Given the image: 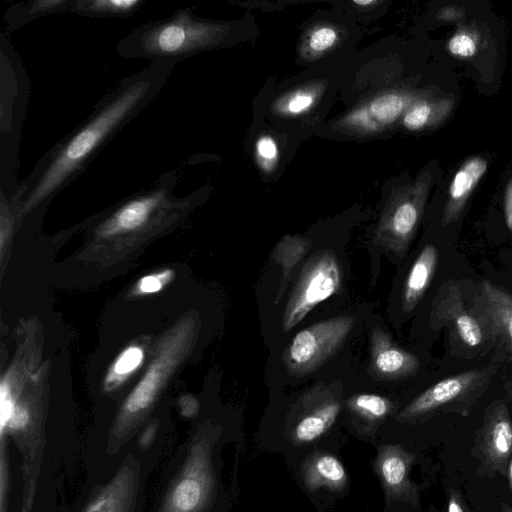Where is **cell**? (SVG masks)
I'll use <instances>...</instances> for the list:
<instances>
[{"mask_svg":"<svg viewBox=\"0 0 512 512\" xmlns=\"http://www.w3.org/2000/svg\"><path fill=\"white\" fill-rule=\"evenodd\" d=\"M173 67L152 63L124 78L37 162L12 198L18 210L25 214L40 207L79 176L97 152L157 97Z\"/></svg>","mask_w":512,"mask_h":512,"instance_id":"1","label":"cell"},{"mask_svg":"<svg viewBox=\"0 0 512 512\" xmlns=\"http://www.w3.org/2000/svg\"><path fill=\"white\" fill-rule=\"evenodd\" d=\"M226 24L203 20L189 8L144 24L122 38L117 52L123 58H140L175 65L202 51L221 45L227 38Z\"/></svg>","mask_w":512,"mask_h":512,"instance_id":"2","label":"cell"},{"mask_svg":"<svg viewBox=\"0 0 512 512\" xmlns=\"http://www.w3.org/2000/svg\"><path fill=\"white\" fill-rule=\"evenodd\" d=\"M28 79L17 54L1 37V191L7 198L17 193L15 171L21 123L25 112Z\"/></svg>","mask_w":512,"mask_h":512,"instance_id":"3","label":"cell"},{"mask_svg":"<svg viewBox=\"0 0 512 512\" xmlns=\"http://www.w3.org/2000/svg\"><path fill=\"white\" fill-rule=\"evenodd\" d=\"M341 282V266L335 253L329 249L314 253L303 265L287 299L283 331H290L319 303L333 296Z\"/></svg>","mask_w":512,"mask_h":512,"instance_id":"4","label":"cell"},{"mask_svg":"<svg viewBox=\"0 0 512 512\" xmlns=\"http://www.w3.org/2000/svg\"><path fill=\"white\" fill-rule=\"evenodd\" d=\"M354 324L353 316L341 315L299 331L282 353L287 372L304 376L318 369L342 346Z\"/></svg>","mask_w":512,"mask_h":512,"instance_id":"5","label":"cell"},{"mask_svg":"<svg viewBox=\"0 0 512 512\" xmlns=\"http://www.w3.org/2000/svg\"><path fill=\"white\" fill-rule=\"evenodd\" d=\"M420 205L410 196H397L386 206L375 232V242L395 254H403L416 231Z\"/></svg>","mask_w":512,"mask_h":512,"instance_id":"6","label":"cell"},{"mask_svg":"<svg viewBox=\"0 0 512 512\" xmlns=\"http://www.w3.org/2000/svg\"><path fill=\"white\" fill-rule=\"evenodd\" d=\"M478 450L485 466L492 472L506 474L512 453V421L505 403H498L481 429Z\"/></svg>","mask_w":512,"mask_h":512,"instance_id":"7","label":"cell"},{"mask_svg":"<svg viewBox=\"0 0 512 512\" xmlns=\"http://www.w3.org/2000/svg\"><path fill=\"white\" fill-rule=\"evenodd\" d=\"M433 315L440 325L446 324L466 346L477 347L483 343L484 324L476 313L466 307L456 285H446L436 301Z\"/></svg>","mask_w":512,"mask_h":512,"instance_id":"8","label":"cell"},{"mask_svg":"<svg viewBox=\"0 0 512 512\" xmlns=\"http://www.w3.org/2000/svg\"><path fill=\"white\" fill-rule=\"evenodd\" d=\"M483 377V371L470 370L445 378L413 399L397 418L408 421L428 414L469 393Z\"/></svg>","mask_w":512,"mask_h":512,"instance_id":"9","label":"cell"},{"mask_svg":"<svg viewBox=\"0 0 512 512\" xmlns=\"http://www.w3.org/2000/svg\"><path fill=\"white\" fill-rule=\"evenodd\" d=\"M475 313L496 338L510 353H512V295L484 280L475 298Z\"/></svg>","mask_w":512,"mask_h":512,"instance_id":"10","label":"cell"},{"mask_svg":"<svg viewBox=\"0 0 512 512\" xmlns=\"http://www.w3.org/2000/svg\"><path fill=\"white\" fill-rule=\"evenodd\" d=\"M418 358L394 343L382 328L375 327L370 337V371L381 379H399L414 374Z\"/></svg>","mask_w":512,"mask_h":512,"instance_id":"11","label":"cell"},{"mask_svg":"<svg viewBox=\"0 0 512 512\" xmlns=\"http://www.w3.org/2000/svg\"><path fill=\"white\" fill-rule=\"evenodd\" d=\"M170 339L166 345L159 350L158 356L150 364L146 373L127 397L122 416L133 417L146 410L154 401L163 381L172 369L176 358L179 356V341L174 344Z\"/></svg>","mask_w":512,"mask_h":512,"instance_id":"12","label":"cell"},{"mask_svg":"<svg viewBox=\"0 0 512 512\" xmlns=\"http://www.w3.org/2000/svg\"><path fill=\"white\" fill-rule=\"evenodd\" d=\"M405 108L404 97L396 92L377 96L347 114L342 125L362 133L379 131L392 124Z\"/></svg>","mask_w":512,"mask_h":512,"instance_id":"13","label":"cell"},{"mask_svg":"<svg viewBox=\"0 0 512 512\" xmlns=\"http://www.w3.org/2000/svg\"><path fill=\"white\" fill-rule=\"evenodd\" d=\"M211 488L208 454L203 451L188 474L175 487L171 497L173 512H193L206 499Z\"/></svg>","mask_w":512,"mask_h":512,"instance_id":"14","label":"cell"},{"mask_svg":"<svg viewBox=\"0 0 512 512\" xmlns=\"http://www.w3.org/2000/svg\"><path fill=\"white\" fill-rule=\"evenodd\" d=\"M414 456L401 446L385 445L379 449L377 468L389 495H404L410 492L409 471Z\"/></svg>","mask_w":512,"mask_h":512,"instance_id":"15","label":"cell"},{"mask_svg":"<svg viewBox=\"0 0 512 512\" xmlns=\"http://www.w3.org/2000/svg\"><path fill=\"white\" fill-rule=\"evenodd\" d=\"M438 261V251L426 245L415 259L404 283L402 309L412 311L423 297L433 278Z\"/></svg>","mask_w":512,"mask_h":512,"instance_id":"16","label":"cell"},{"mask_svg":"<svg viewBox=\"0 0 512 512\" xmlns=\"http://www.w3.org/2000/svg\"><path fill=\"white\" fill-rule=\"evenodd\" d=\"M303 478L310 490L323 487L339 490L347 483V473L343 464L330 454L311 457L303 467Z\"/></svg>","mask_w":512,"mask_h":512,"instance_id":"17","label":"cell"},{"mask_svg":"<svg viewBox=\"0 0 512 512\" xmlns=\"http://www.w3.org/2000/svg\"><path fill=\"white\" fill-rule=\"evenodd\" d=\"M312 242L301 235H285L274 246L271 257L282 269L280 287L274 303H279L286 290L288 280L294 267L303 259L311 248Z\"/></svg>","mask_w":512,"mask_h":512,"instance_id":"18","label":"cell"},{"mask_svg":"<svg viewBox=\"0 0 512 512\" xmlns=\"http://www.w3.org/2000/svg\"><path fill=\"white\" fill-rule=\"evenodd\" d=\"M341 410L335 399L326 400L297 422L293 436L299 443H308L322 436L335 422Z\"/></svg>","mask_w":512,"mask_h":512,"instance_id":"19","label":"cell"},{"mask_svg":"<svg viewBox=\"0 0 512 512\" xmlns=\"http://www.w3.org/2000/svg\"><path fill=\"white\" fill-rule=\"evenodd\" d=\"M74 0H31L14 4L5 12L4 19L11 30L24 26L38 18L70 12Z\"/></svg>","mask_w":512,"mask_h":512,"instance_id":"20","label":"cell"},{"mask_svg":"<svg viewBox=\"0 0 512 512\" xmlns=\"http://www.w3.org/2000/svg\"><path fill=\"white\" fill-rule=\"evenodd\" d=\"M486 169L487 163L484 159L473 158L456 172L449 188L452 208L446 214V222L451 221L455 217L463 199L480 180Z\"/></svg>","mask_w":512,"mask_h":512,"instance_id":"21","label":"cell"},{"mask_svg":"<svg viewBox=\"0 0 512 512\" xmlns=\"http://www.w3.org/2000/svg\"><path fill=\"white\" fill-rule=\"evenodd\" d=\"M145 0H74L70 12L87 17H129Z\"/></svg>","mask_w":512,"mask_h":512,"instance_id":"22","label":"cell"},{"mask_svg":"<svg viewBox=\"0 0 512 512\" xmlns=\"http://www.w3.org/2000/svg\"><path fill=\"white\" fill-rule=\"evenodd\" d=\"M144 352L141 347L130 346L126 348L115 360L106 379V388H114L133 373L142 363Z\"/></svg>","mask_w":512,"mask_h":512,"instance_id":"23","label":"cell"},{"mask_svg":"<svg viewBox=\"0 0 512 512\" xmlns=\"http://www.w3.org/2000/svg\"><path fill=\"white\" fill-rule=\"evenodd\" d=\"M348 406L353 412L368 420H380L392 409L390 400L370 393L354 395L349 399Z\"/></svg>","mask_w":512,"mask_h":512,"instance_id":"24","label":"cell"},{"mask_svg":"<svg viewBox=\"0 0 512 512\" xmlns=\"http://www.w3.org/2000/svg\"><path fill=\"white\" fill-rule=\"evenodd\" d=\"M320 93L321 88L316 84L297 89L279 100L276 109L284 115H300L314 105Z\"/></svg>","mask_w":512,"mask_h":512,"instance_id":"25","label":"cell"},{"mask_svg":"<svg viewBox=\"0 0 512 512\" xmlns=\"http://www.w3.org/2000/svg\"><path fill=\"white\" fill-rule=\"evenodd\" d=\"M338 39L337 30L328 25H321L311 31L307 40L308 50L319 54L331 48Z\"/></svg>","mask_w":512,"mask_h":512,"instance_id":"26","label":"cell"},{"mask_svg":"<svg viewBox=\"0 0 512 512\" xmlns=\"http://www.w3.org/2000/svg\"><path fill=\"white\" fill-rule=\"evenodd\" d=\"M255 151L260 167L267 172L272 170L278 160L276 141L269 135H263L258 138Z\"/></svg>","mask_w":512,"mask_h":512,"instance_id":"27","label":"cell"},{"mask_svg":"<svg viewBox=\"0 0 512 512\" xmlns=\"http://www.w3.org/2000/svg\"><path fill=\"white\" fill-rule=\"evenodd\" d=\"M173 277V271L166 269L156 274L142 277L136 284V294L146 295L159 292Z\"/></svg>","mask_w":512,"mask_h":512,"instance_id":"28","label":"cell"},{"mask_svg":"<svg viewBox=\"0 0 512 512\" xmlns=\"http://www.w3.org/2000/svg\"><path fill=\"white\" fill-rule=\"evenodd\" d=\"M430 114L431 107L429 104H417L407 111L403 119V124L409 130L420 129L427 123Z\"/></svg>","mask_w":512,"mask_h":512,"instance_id":"29","label":"cell"},{"mask_svg":"<svg viewBox=\"0 0 512 512\" xmlns=\"http://www.w3.org/2000/svg\"><path fill=\"white\" fill-rule=\"evenodd\" d=\"M449 51L459 57H470L476 52V43L473 38L465 33L454 35L448 43Z\"/></svg>","mask_w":512,"mask_h":512,"instance_id":"30","label":"cell"},{"mask_svg":"<svg viewBox=\"0 0 512 512\" xmlns=\"http://www.w3.org/2000/svg\"><path fill=\"white\" fill-rule=\"evenodd\" d=\"M16 407L13 401L10 387L8 383L3 380L0 385V430L3 434L7 423Z\"/></svg>","mask_w":512,"mask_h":512,"instance_id":"31","label":"cell"},{"mask_svg":"<svg viewBox=\"0 0 512 512\" xmlns=\"http://www.w3.org/2000/svg\"><path fill=\"white\" fill-rule=\"evenodd\" d=\"M29 421V414L26 409L16 405L8 423L7 428L16 430L23 428Z\"/></svg>","mask_w":512,"mask_h":512,"instance_id":"32","label":"cell"},{"mask_svg":"<svg viewBox=\"0 0 512 512\" xmlns=\"http://www.w3.org/2000/svg\"><path fill=\"white\" fill-rule=\"evenodd\" d=\"M111 493L103 494L89 508L87 512H114V503Z\"/></svg>","mask_w":512,"mask_h":512,"instance_id":"33","label":"cell"},{"mask_svg":"<svg viewBox=\"0 0 512 512\" xmlns=\"http://www.w3.org/2000/svg\"><path fill=\"white\" fill-rule=\"evenodd\" d=\"M447 512H471L459 495L452 494L448 500Z\"/></svg>","mask_w":512,"mask_h":512,"instance_id":"34","label":"cell"},{"mask_svg":"<svg viewBox=\"0 0 512 512\" xmlns=\"http://www.w3.org/2000/svg\"><path fill=\"white\" fill-rule=\"evenodd\" d=\"M505 220L507 227L512 231V182H510L506 190Z\"/></svg>","mask_w":512,"mask_h":512,"instance_id":"35","label":"cell"},{"mask_svg":"<svg viewBox=\"0 0 512 512\" xmlns=\"http://www.w3.org/2000/svg\"><path fill=\"white\" fill-rule=\"evenodd\" d=\"M153 434H154V429L152 427H149L146 430V432H144V434L141 438V444L143 446L147 445L152 440Z\"/></svg>","mask_w":512,"mask_h":512,"instance_id":"36","label":"cell"},{"mask_svg":"<svg viewBox=\"0 0 512 512\" xmlns=\"http://www.w3.org/2000/svg\"><path fill=\"white\" fill-rule=\"evenodd\" d=\"M506 474H507V478H508L509 487L512 490V458L509 461Z\"/></svg>","mask_w":512,"mask_h":512,"instance_id":"37","label":"cell"},{"mask_svg":"<svg viewBox=\"0 0 512 512\" xmlns=\"http://www.w3.org/2000/svg\"><path fill=\"white\" fill-rule=\"evenodd\" d=\"M355 4H358V5H362V6H368V5H373V4H376L378 3L377 1L375 0H368V1H359V0H354L353 1Z\"/></svg>","mask_w":512,"mask_h":512,"instance_id":"38","label":"cell"},{"mask_svg":"<svg viewBox=\"0 0 512 512\" xmlns=\"http://www.w3.org/2000/svg\"><path fill=\"white\" fill-rule=\"evenodd\" d=\"M502 512H512V507L508 504H502Z\"/></svg>","mask_w":512,"mask_h":512,"instance_id":"39","label":"cell"}]
</instances>
